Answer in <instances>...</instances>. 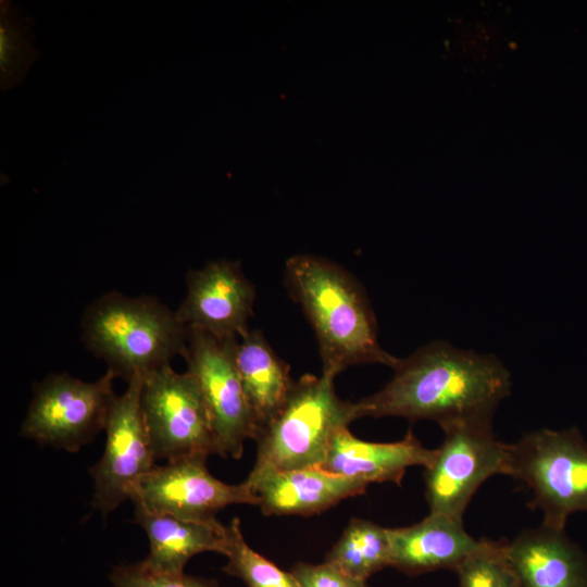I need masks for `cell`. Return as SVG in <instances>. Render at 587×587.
<instances>
[{
	"mask_svg": "<svg viewBox=\"0 0 587 587\" xmlns=\"http://www.w3.org/2000/svg\"><path fill=\"white\" fill-rule=\"evenodd\" d=\"M237 337H217L188 326L184 357L204 399L217 454L240 459L247 439H255L259 425L245 394L235 361Z\"/></svg>",
	"mask_w": 587,
	"mask_h": 587,
	"instance_id": "obj_8",
	"label": "cell"
},
{
	"mask_svg": "<svg viewBox=\"0 0 587 587\" xmlns=\"http://www.w3.org/2000/svg\"><path fill=\"white\" fill-rule=\"evenodd\" d=\"M504 475L532 490L529 507L542 512L546 527L565 530L572 514L587 512V440L575 426L539 429L509 444Z\"/></svg>",
	"mask_w": 587,
	"mask_h": 587,
	"instance_id": "obj_5",
	"label": "cell"
},
{
	"mask_svg": "<svg viewBox=\"0 0 587 587\" xmlns=\"http://www.w3.org/2000/svg\"><path fill=\"white\" fill-rule=\"evenodd\" d=\"M238 374L259 428L286 402L295 382L289 365L272 349L261 330H249L235 347ZM259 429V430H260Z\"/></svg>",
	"mask_w": 587,
	"mask_h": 587,
	"instance_id": "obj_18",
	"label": "cell"
},
{
	"mask_svg": "<svg viewBox=\"0 0 587 587\" xmlns=\"http://www.w3.org/2000/svg\"><path fill=\"white\" fill-rule=\"evenodd\" d=\"M520 587H587V553L565 530L540 525L507 540Z\"/></svg>",
	"mask_w": 587,
	"mask_h": 587,
	"instance_id": "obj_15",
	"label": "cell"
},
{
	"mask_svg": "<svg viewBox=\"0 0 587 587\" xmlns=\"http://www.w3.org/2000/svg\"><path fill=\"white\" fill-rule=\"evenodd\" d=\"M454 571L459 587H520L507 554V539H482L480 546Z\"/></svg>",
	"mask_w": 587,
	"mask_h": 587,
	"instance_id": "obj_22",
	"label": "cell"
},
{
	"mask_svg": "<svg viewBox=\"0 0 587 587\" xmlns=\"http://www.w3.org/2000/svg\"><path fill=\"white\" fill-rule=\"evenodd\" d=\"M140 402L155 460L217 454L204 399L189 371L166 365L149 374Z\"/></svg>",
	"mask_w": 587,
	"mask_h": 587,
	"instance_id": "obj_9",
	"label": "cell"
},
{
	"mask_svg": "<svg viewBox=\"0 0 587 587\" xmlns=\"http://www.w3.org/2000/svg\"><path fill=\"white\" fill-rule=\"evenodd\" d=\"M207 455H191L155 465L135 487L132 502L148 512L187 521L216 520L232 504L259 505V499L242 482L226 484L210 474Z\"/></svg>",
	"mask_w": 587,
	"mask_h": 587,
	"instance_id": "obj_11",
	"label": "cell"
},
{
	"mask_svg": "<svg viewBox=\"0 0 587 587\" xmlns=\"http://www.w3.org/2000/svg\"><path fill=\"white\" fill-rule=\"evenodd\" d=\"M445 437L425 469V498L429 513L462 521L479 486L504 474L509 444L498 440L491 420H464L441 426Z\"/></svg>",
	"mask_w": 587,
	"mask_h": 587,
	"instance_id": "obj_6",
	"label": "cell"
},
{
	"mask_svg": "<svg viewBox=\"0 0 587 587\" xmlns=\"http://www.w3.org/2000/svg\"><path fill=\"white\" fill-rule=\"evenodd\" d=\"M337 375L305 374L295 382L277 414L257 437V458L249 476L321 466L335 434L357 420L354 402L341 400Z\"/></svg>",
	"mask_w": 587,
	"mask_h": 587,
	"instance_id": "obj_4",
	"label": "cell"
},
{
	"mask_svg": "<svg viewBox=\"0 0 587 587\" xmlns=\"http://www.w3.org/2000/svg\"><path fill=\"white\" fill-rule=\"evenodd\" d=\"M291 574L300 587H369L367 580L354 578L326 561L321 564L298 562Z\"/></svg>",
	"mask_w": 587,
	"mask_h": 587,
	"instance_id": "obj_24",
	"label": "cell"
},
{
	"mask_svg": "<svg viewBox=\"0 0 587 587\" xmlns=\"http://www.w3.org/2000/svg\"><path fill=\"white\" fill-rule=\"evenodd\" d=\"M143 377L135 376L114 396L104 432L102 457L89 470L93 482L91 507L103 517L125 500L157 464L141 410Z\"/></svg>",
	"mask_w": 587,
	"mask_h": 587,
	"instance_id": "obj_10",
	"label": "cell"
},
{
	"mask_svg": "<svg viewBox=\"0 0 587 587\" xmlns=\"http://www.w3.org/2000/svg\"><path fill=\"white\" fill-rule=\"evenodd\" d=\"M187 291L176 311L186 326L217 337L245 336L252 316L254 286L238 261L220 259L186 275Z\"/></svg>",
	"mask_w": 587,
	"mask_h": 587,
	"instance_id": "obj_12",
	"label": "cell"
},
{
	"mask_svg": "<svg viewBox=\"0 0 587 587\" xmlns=\"http://www.w3.org/2000/svg\"><path fill=\"white\" fill-rule=\"evenodd\" d=\"M114 378L116 376L108 370L95 382L60 373L36 383L21 436L40 445L77 452L104 429L115 396Z\"/></svg>",
	"mask_w": 587,
	"mask_h": 587,
	"instance_id": "obj_7",
	"label": "cell"
},
{
	"mask_svg": "<svg viewBox=\"0 0 587 587\" xmlns=\"http://www.w3.org/2000/svg\"><path fill=\"white\" fill-rule=\"evenodd\" d=\"M284 278L315 333L323 372L338 375L349 366L370 363L396 367L400 359L382 348L366 295L344 267L321 257L298 254L286 261Z\"/></svg>",
	"mask_w": 587,
	"mask_h": 587,
	"instance_id": "obj_2",
	"label": "cell"
},
{
	"mask_svg": "<svg viewBox=\"0 0 587 587\" xmlns=\"http://www.w3.org/2000/svg\"><path fill=\"white\" fill-rule=\"evenodd\" d=\"M325 561L354 578L367 580L373 574L390 566L388 528L371 521L351 519Z\"/></svg>",
	"mask_w": 587,
	"mask_h": 587,
	"instance_id": "obj_19",
	"label": "cell"
},
{
	"mask_svg": "<svg viewBox=\"0 0 587 587\" xmlns=\"http://www.w3.org/2000/svg\"><path fill=\"white\" fill-rule=\"evenodd\" d=\"M436 449L425 448L411 432L395 442H371L354 437L348 427L333 437L321 467L366 484L395 483L401 485L407 469L421 465L427 469Z\"/></svg>",
	"mask_w": 587,
	"mask_h": 587,
	"instance_id": "obj_14",
	"label": "cell"
},
{
	"mask_svg": "<svg viewBox=\"0 0 587 587\" xmlns=\"http://www.w3.org/2000/svg\"><path fill=\"white\" fill-rule=\"evenodd\" d=\"M226 537L227 563L223 572L241 579L248 587H300L291 572L280 570L246 542L238 517L226 525Z\"/></svg>",
	"mask_w": 587,
	"mask_h": 587,
	"instance_id": "obj_21",
	"label": "cell"
},
{
	"mask_svg": "<svg viewBox=\"0 0 587 587\" xmlns=\"http://www.w3.org/2000/svg\"><path fill=\"white\" fill-rule=\"evenodd\" d=\"M80 328L86 348L127 383L187 351L188 326L153 296L105 292L87 307Z\"/></svg>",
	"mask_w": 587,
	"mask_h": 587,
	"instance_id": "obj_3",
	"label": "cell"
},
{
	"mask_svg": "<svg viewBox=\"0 0 587 587\" xmlns=\"http://www.w3.org/2000/svg\"><path fill=\"white\" fill-rule=\"evenodd\" d=\"M388 534L390 566L407 575L455 570L482 544L464 529L462 521L437 513L410 526L388 528Z\"/></svg>",
	"mask_w": 587,
	"mask_h": 587,
	"instance_id": "obj_16",
	"label": "cell"
},
{
	"mask_svg": "<svg viewBox=\"0 0 587 587\" xmlns=\"http://www.w3.org/2000/svg\"><path fill=\"white\" fill-rule=\"evenodd\" d=\"M390 382L354 402L357 417L435 421L492 420L511 392V376L492 354L460 350L438 340L400 359Z\"/></svg>",
	"mask_w": 587,
	"mask_h": 587,
	"instance_id": "obj_1",
	"label": "cell"
},
{
	"mask_svg": "<svg viewBox=\"0 0 587 587\" xmlns=\"http://www.w3.org/2000/svg\"><path fill=\"white\" fill-rule=\"evenodd\" d=\"M32 20L10 1H1L0 71L1 88L21 83L39 55L33 45Z\"/></svg>",
	"mask_w": 587,
	"mask_h": 587,
	"instance_id": "obj_20",
	"label": "cell"
},
{
	"mask_svg": "<svg viewBox=\"0 0 587 587\" xmlns=\"http://www.w3.org/2000/svg\"><path fill=\"white\" fill-rule=\"evenodd\" d=\"M135 522L149 540L148 555L140 563L162 574H182L195 555L213 551L225 554L226 525L217 520L199 522L157 514L134 505Z\"/></svg>",
	"mask_w": 587,
	"mask_h": 587,
	"instance_id": "obj_17",
	"label": "cell"
},
{
	"mask_svg": "<svg viewBox=\"0 0 587 587\" xmlns=\"http://www.w3.org/2000/svg\"><path fill=\"white\" fill-rule=\"evenodd\" d=\"M109 578L113 587H218L214 580L185 573H155L146 569L140 562L115 566Z\"/></svg>",
	"mask_w": 587,
	"mask_h": 587,
	"instance_id": "obj_23",
	"label": "cell"
},
{
	"mask_svg": "<svg viewBox=\"0 0 587 587\" xmlns=\"http://www.w3.org/2000/svg\"><path fill=\"white\" fill-rule=\"evenodd\" d=\"M245 483L259 499L264 515H312L365 492L369 484L330 473L321 466L249 476Z\"/></svg>",
	"mask_w": 587,
	"mask_h": 587,
	"instance_id": "obj_13",
	"label": "cell"
}]
</instances>
